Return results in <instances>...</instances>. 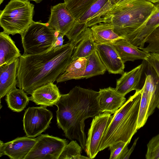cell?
<instances>
[{
	"instance_id": "cell-1",
	"label": "cell",
	"mask_w": 159,
	"mask_h": 159,
	"mask_svg": "<svg viewBox=\"0 0 159 159\" xmlns=\"http://www.w3.org/2000/svg\"><path fill=\"white\" fill-rule=\"evenodd\" d=\"M75 45L68 42L40 54L21 55L19 58L17 86L31 95L39 87L53 83L73 61Z\"/></svg>"
},
{
	"instance_id": "cell-2",
	"label": "cell",
	"mask_w": 159,
	"mask_h": 159,
	"mask_svg": "<svg viewBox=\"0 0 159 159\" xmlns=\"http://www.w3.org/2000/svg\"><path fill=\"white\" fill-rule=\"evenodd\" d=\"M99 92L76 86L67 94H61L57 107V126L69 140H77L84 151L87 138L85 120L101 113Z\"/></svg>"
},
{
	"instance_id": "cell-3",
	"label": "cell",
	"mask_w": 159,
	"mask_h": 159,
	"mask_svg": "<svg viewBox=\"0 0 159 159\" xmlns=\"http://www.w3.org/2000/svg\"><path fill=\"white\" fill-rule=\"evenodd\" d=\"M157 8L156 5L146 0L114 6L108 1L87 23L89 27L100 23H110L116 33L126 39L143 25Z\"/></svg>"
},
{
	"instance_id": "cell-4",
	"label": "cell",
	"mask_w": 159,
	"mask_h": 159,
	"mask_svg": "<svg viewBox=\"0 0 159 159\" xmlns=\"http://www.w3.org/2000/svg\"><path fill=\"white\" fill-rule=\"evenodd\" d=\"M141 89L135 91L113 116L112 120L102 138L99 151L120 141L129 143L137 131V125Z\"/></svg>"
},
{
	"instance_id": "cell-5",
	"label": "cell",
	"mask_w": 159,
	"mask_h": 159,
	"mask_svg": "<svg viewBox=\"0 0 159 159\" xmlns=\"http://www.w3.org/2000/svg\"><path fill=\"white\" fill-rule=\"evenodd\" d=\"M34 5L27 0H10L0 11V25L8 35H21L34 21Z\"/></svg>"
},
{
	"instance_id": "cell-6",
	"label": "cell",
	"mask_w": 159,
	"mask_h": 159,
	"mask_svg": "<svg viewBox=\"0 0 159 159\" xmlns=\"http://www.w3.org/2000/svg\"><path fill=\"white\" fill-rule=\"evenodd\" d=\"M57 33L47 23L33 21L21 35L23 54H39L56 47Z\"/></svg>"
},
{
	"instance_id": "cell-7",
	"label": "cell",
	"mask_w": 159,
	"mask_h": 159,
	"mask_svg": "<svg viewBox=\"0 0 159 159\" xmlns=\"http://www.w3.org/2000/svg\"><path fill=\"white\" fill-rule=\"evenodd\" d=\"M53 117L47 107H29L24 114V130L26 136L34 138L41 135L48 127Z\"/></svg>"
},
{
	"instance_id": "cell-8",
	"label": "cell",
	"mask_w": 159,
	"mask_h": 159,
	"mask_svg": "<svg viewBox=\"0 0 159 159\" xmlns=\"http://www.w3.org/2000/svg\"><path fill=\"white\" fill-rule=\"evenodd\" d=\"M36 139L35 143L25 159H58L68 144L66 139L48 134H41Z\"/></svg>"
},
{
	"instance_id": "cell-9",
	"label": "cell",
	"mask_w": 159,
	"mask_h": 159,
	"mask_svg": "<svg viewBox=\"0 0 159 159\" xmlns=\"http://www.w3.org/2000/svg\"><path fill=\"white\" fill-rule=\"evenodd\" d=\"M113 116L107 113H102L94 116L89 129L85 152L90 159L94 158L99 151L102 138L107 129Z\"/></svg>"
},
{
	"instance_id": "cell-10",
	"label": "cell",
	"mask_w": 159,
	"mask_h": 159,
	"mask_svg": "<svg viewBox=\"0 0 159 159\" xmlns=\"http://www.w3.org/2000/svg\"><path fill=\"white\" fill-rule=\"evenodd\" d=\"M76 20L67 9L65 2L51 7V14L47 23L59 34L66 35Z\"/></svg>"
},
{
	"instance_id": "cell-11",
	"label": "cell",
	"mask_w": 159,
	"mask_h": 159,
	"mask_svg": "<svg viewBox=\"0 0 159 159\" xmlns=\"http://www.w3.org/2000/svg\"><path fill=\"white\" fill-rule=\"evenodd\" d=\"M36 139L28 137H18L5 143L0 141V157L7 156L11 159H25Z\"/></svg>"
},
{
	"instance_id": "cell-12",
	"label": "cell",
	"mask_w": 159,
	"mask_h": 159,
	"mask_svg": "<svg viewBox=\"0 0 159 159\" xmlns=\"http://www.w3.org/2000/svg\"><path fill=\"white\" fill-rule=\"evenodd\" d=\"M96 50L107 70L110 73L122 74L124 63L112 44H96Z\"/></svg>"
},
{
	"instance_id": "cell-13",
	"label": "cell",
	"mask_w": 159,
	"mask_h": 159,
	"mask_svg": "<svg viewBox=\"0 0 159 159\" xmlns=\"http://www.w3.org/2000/svg\"><path fill=\"white\" fill-rule=\"evenodd\" d=\"M156 90L154 77L151 75H146L145 81L141 89V98L137 121L138 130L145 124L148 117L149 108L152 96Z\"/></svg>"
},
{
	"instance_id": "cell-14",
	"label": "cell",
	"mask_w": 159,
	"mask_h": 159,
	"mask_svg": "<svg viewBox=\"0 0 159 159\" xmlns=\"http://www.w3.org/2000/svg\"><path fill=\"white\" fill-rule=\"evenodd\" d=\"M99 92L101 113L114 114L126 101L125 96L118 93L115 88L111 87L100 89Z\"/></svg>"
},
{
	"instance_id": "cell-15",
	"label": "cell",
	"mask_w": 159,
	"mask_h": 159,
	"mask_svg": "<svg viewBox=\"0 0 159 159\" xmlns=\"http://www.w3.org/2000/svg\"><path fill=\"white\" fill-rule=\"evenodd\" d=\"M30 100L36 105L52 107L59 100L61 94L56 85L51 82L34 90Z\"/></svg>"
},
{
	"instance_id": "cell-16",
	"label": "cell",
	"mask_w": 159,
	"mask_h": 159,
	"mask_svg": "<svg viewBox=\"0 0 159 159\" xmlns=\"http://www.w3.org/2000/svg\"><path fill=\"white\" fill-rule=\"evenodd\" d=\"M144 67V64L142 63L131 71L123 73L117 80L115 88L117 92L125 96L133 90L140 89L139 85Z\"/></svg>"
},
{
	"instance_id": "cell-17",
	"label": "cell",
	"mask_w": 159,
	"mask_h": 159,
	"mask_svg": "<svg viewBox=\"0 0 159 159\" xmlns=\"http://www.w3.org/2000/svg\"><path fill=\"white\" fill-rule=\"evenodd\" d=\"M19 58L0 66V99L16 88Z\"/></svg>"
},
{
	"instance_id": "cell-18",
	"label": "cell",
	"mask_w": 159,
	"mask_h": 159,
	"mask_svg": "<svg viewBox=\"0 0 159 159\" xmlns=\"http://www.w3.org/2000/svg\"><path fill=\"white\" fill-rule=\"evenodd\" d=\"M156 11L145 23L126 39L130 43L139 48H143L147 37L159 25V6L157 4Z\"/></svg>"
},
{
	"instance_id": "cell-19",
	"label": "cell",
	"mask_w": 159,
	"mask_h": 159,
	"mask_svg": "<svg viewBox=\"0 0 159 159\" xmlns=\"http://www.w3.org/2000/svg\"><path fill=\"white\" fill-rule=\"evenodd\" d=\"M113 46L124 63L137 60L147 61L150 53L139 50L125 38H121L113 44Z\"/></svg>"
},
{
	"instance_id": "cell-20",
	"label": "cell",
	"mask_w": 159,
	"mask_h": 159,
	"mask_svg": "<svg viewBox=\"0 0 159 159\" xmlns=\"http://www.w3.org/2000/svg\"><path fill=\"white\" fill-rule=\"evenodd\" d=\"M20 51L9 35L0 33V66L11 63L21 56Z\"/></svg>"
},
{
	"instance_id": "cell-21",
	"label": "cell",
	"mask_w": 159,
	"mask_h": 159,
	"mask_svg": "<svg viewBox=\"0 0 159 159\" xmlns=\"http://www.w3.org/2000/svg\"><path fill=\"white\" fill-rule=\"evenodd\" d=\"M90 28L93 39L96 44H113L117 40L123 38L114 31L113 26L109 23H100Z\"/></svg>"
},
{
	"instance_id": "cell-22",
	"label": "cell",
	"mask_w": 159,
	"mask_h": 159,
	"mask_svg": "<svg viewBox=\"0 0 159 159\" xmlns=\"http://www.w3.org/2000/svg\"><path fill=\"white\" fill-rule=\"evenodd\" d=\"M96 47L91 30L88 27L80 35L74 48L72 55L73 61L80 58H86L96 50Z\"/></svg>"
},
{
	"instance_id": "cell-23",
	"label": "cell",
	"mask_w": 159,
	"mask_h": 159,
	"mask_svg": "<svg viewBox=\"0 0 159 159\" xmlns=\"http://www.w3.org/2000/svg\"><path fill=\"white\" fill-rule=\"evenodd\" d=\"M86 59L80 58L73 60L67 66L65 71L57 78V83L72 79H82L86 66Z\"/></svg>"
},
{
	"instance_id": "cell-24",
	"label": "cell",
	"mask_w": 159,
	"mask_h": 159,
	"mask_svg": "<svg viewBox=\"0 0 159 159\" xmlns=\"http://www.w3.org/2000/svg\"><path fill=\"white\" fill-rule=\"evenodd\" d=\"M22 89L16 88L6 95L5 100L8 107L14 112H20L28 105L30 98Z\"/></svg>"
},
{
	"instance_id": "cell-25",
	"label": "cell",
	"mask_w": 159,
	"mask_h": 159,
	"mask_svg": "<svg viewBox=\"0 0 159 159\" xmlns=\"http://www.w3.org/2000/svg\"><path fill=\"white\" fill-rule=\"evenodd\" d=\"M86 59L85 70L82 79L103 75L107 70L96 50Z\"/></svg>"
},
{
	"instance_id": "cell-26",
	"label": "cell",
	"mask_w": 159,
	"mask_h": 159,
	"mask_svg": "<svg viewBox=\"0 0 159 159\" xmlns=\"http://www.w3.org/2000/svg\"><path fill=\"white\" fill-rule=\"evenodd\" d=\"M96 0H68L65 3L67 9L75 20L78 21Z\"/></svg>"
},
{
	"instance_id": "cell-27",
	"label": "cell",
	"mask_w": 159,
	"mask_h": 159,
	"mask_svg": "<svg viewBox=\"0 0 159 159\" xmlns=\"http://www.w3.org/2000/svg\"><path fill=\"white\" fill-rule=\"evenodd\" d=\"M82 149L76 140H72L65 147L58 159H76L78 155H81Z\"/></svg>"
},
{
	"instance_id": "cell-28",
	"label": "cell",
	"mask_w": 159,
	"mask_h": 159,
	"mask_svg": "<svg viewBox=\"0 0 159 159\" xmlns=\"http://www.w3.org/2000/svg\"><path fill=\"white\" fill-rule=\"evenodd\" d=\"M148 45L145 48H140L148 53H159V25L149 35L146 40Z\"/></svg>"
},
{
	"instance_id": "cell-29",
	"label": "cell",
	"mask_w": 159,
	"mask_h": 159,
	"mask_svg": "<svg viewBox=\"0 0 159 159\" xmlns=\"http://www.w3.org/2000/svg\"><path fill=\"white\" fill-rule=\"evenodd\" d=\"M129 143L120 141L110 146V159H123L128 150Z\"/></svg>"
},
{
	"instance_id": "cell-30",
	"label": "cell",
	"mask_w": 159,
	"mask_h": 159,
	"mask_svg": "<svg viewBox=\"0 0 159 159\" xmlns=\"http://www.w3.org/2000/svg\"><path fill=\"white\" fill-rule=\"evenodd\" d=\"M88 27H89L87 22L76 21L66 35L69 40L68 42L73 43L75 41Z\"/></svg>"
},
{
	"instance_id": "cell-31",
	"label": "cell",
	"mask_w": 159,
	"mask_h": 159,
	"mask_svg": "<svg viewBox=\"0 0 159 159\" xmlns=\"http://www.w3.org/2000/svg\"><path fill=\"white\" fill-rule=\"evenodd\" d=\"M145 155L146 159H159V133L147 143Z\"/></svg>"
},
{
	"instance_id": "cell-32",
	"label": "cell",
	"mask_w": 159,
	"mask_h": 159,
	"mask_svg": "<svg viewBox=\"0 0 159 159\" xmlns=\"http://www.w3.org/2000/svg\"><path fill=\"white\" fill-rule=\"evenodd\" d=\"M108 1V0H97L78 21L87 22L103 7Z\"/></svg>"
},
{
	"instance_id": "cell-33",
	"label": "cell",
	"mask_w": 159,
	"mask_h": 159,
	"mask_svg": "<svg viewBox=\"0 0 159 159\" xmlns=\"http://www.w3.org/2000/svg\"><path fill=\"white\" fill-rule=\"evenodd\" d=\"M151 67L154 70L157 77L159 80V54L150 53L147 60Z\"/></svg>"
},
{
	"instance_id": "cell-34",
	"label": "cell",
	"mask_w": 159,
	"mask_h": 159,
	"mask_svg": "<svg viewBox=\"0 0 159 159\" xmlns=\"http://www.w3.org/2000/svg\"><path fill=\"white\" fill-rule=\"evenodd\" d=\"M139 138V137H138L135 139L131 147L129 149H128L126 154L124 157L123 159H128L129 158V157L134 150Z\"/></svg>"
},
{
	"instance_id": "cell-35",
	"label": "cell",
	"mask_w": 159,
	"mask_h": 159,
	"mask_svg": "<svg viewBox=\"0 0 159 159\" xmlns=\"http://www.w3.org/2000/svg\"><path fill=\"white\" fill-rule=\"evenodd\" d=\"M137 0H120V1L117 4L114 6L123 4L129 2H132Z\"/></svg>"
},
{
	"instance_id": "cell-36",
	"label": "cell",
	"mask_w": 159,
	"mask_h": 159,
	"mask_svg": "<svg viewBox=\"0 0 159 159\" xmlns=\"http://www.w3.org/2000/svg\"><path fill=\"white\" fill-rule=\"evenodd\" d=\"M120 0H108V1L111 6H113L117 4Z\"/></svg>"
},
{
	"instance_id": "cell-37",
	"label": "cell",
	"mask_w": 159,
	"mask_h": 159,
	"mask_svg": "<svg viewBox=\"0 0 159 159\" xmlns=\"http://www.w3.org/2000/svg\"><path fill=\"white\" fill-rule=\"evenodd\" d=\"M152 3H155L159 2V0H146Z\"/></svg>"
},
{
	"instance_id": "cell-38",
	"label": "cell",
	"mask_w": 159,
	"mask_h": 159,
	"mask_svg": "<svg viewBox=\"0 0 159 159\" xmlns=\"http://www.w3.org/2000/svg\"><path fill=\"white\" fill-rule=\"evenodd\" d=\"M28 1H32L35 2L36 3H39L40 2L43 0H27Z\"/></svg>"
},
{
	"instance_id": "cell-39",
	"label": "cell",
	"mask_w": 159,
	"mask_h": 159,
	"mask_svg": "<svg viewBox=\"0 0 159 159\" xmlns=\"http://www.w3.org/2000/svg\"><path fill=\"white\" fill-rule=\"evenodd\" d=\"M4 0H0V4L2 3Z\"/></svg>"
},
{
	"instance_id": "cell-40",
	"label": "cell",
	"mask_w": 159,
	"mask_h": 159,
	"mask_svg": "<svg viewBox=\"0 0 159 159\" xmlns=\"http://www.w3.org/2000/svg\"><path fill=\"white\" fill-rule=\"evenodd\" d=\"M157 108H158L159 109V104H158L157 106Z\"/></svg>"
},
{
	"instance_id": "cell-41",
	"label": "cell",
	"mask_w": 159,
	"mask_h": 159,
	"mask_svg": "<svg viewBox=\"0 0 159 159\" xmlns=\"http://www.w3.org/2000/svg\"><path fill=\"white\" fill-rule=\"evenodd\" d=\"M68 0H64V2H67Z\"/></svg>"
},
{
	"instance_id": "cell-42",
	"label": "cell",
	"mask_w": 159,
	"mask_h": 159,
	"mask_svg": "<svg viewBox=\"0 0 159 159\" xmlns=\"http://www.w3.org/2000/svg\"><path fill=\"white\" fill-rule=\"evenodd\" d=\"M158 5L159 6V3L158 4Z\"/></svg>"
},
{
	"instance_id": "cell-43",
	"label": "cell",
	"mask_w": 159,
	"mask_h": 159,
	"mask_svg": "<svg viewBox=\"0 0 159 159\" xmlns=\"http://www.w3.org/2000/svg\"></svg>"
}]
</instances>
